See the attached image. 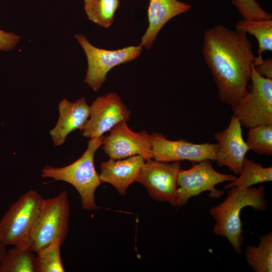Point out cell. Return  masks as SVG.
<instances>
[{
	"mask_svg": "<svg viewBox=\"0 0 272 272\" xmlns=\"http://www.w3.org/2000/svg\"><path fill=\"white\" fill-rule=\"evenodd\" d=\"M146 161L140 155L118 160L109 159L100 165L101 181L111 184L120 194L125 195L128 186L137 182Z\"/></svg>",
	"mask_w": 272,
	"mask_h": 272,
	"instance_id": "obj_15",
	"label": "cell"
},
{
	"mask_svg": "<svg viewBox=\"0 0 272 272\" xmlns=\"http://www.w3.org/2000/svg\"><path fill=\"white\" fill-rule=\"evenodd\" d=\"M246 143L250 150L260 155H272V125H259L248 128Z\"/></svg>",
	"mask_w": 272,
	"mask_h": 272,
	"instance_id": "obj_23",
	"label": "cell"
},
{
	"mask_svg": "<svg viewBox=\"0 0 272 272\" xmlns=\"http://www.w3.org/2000/svg\"><path fill=\"white\" fill-rule=\"evenodd\" d=\"M232 3L243 19H272L271 14L264 11L255 0H232Z\"/></svg>",
	"mask_w": 272,
	"mask_h": 272,
	"instance_id": "obj_24",
	"label": "cell"
},
{
	"mask_svg": "<svg viewBox=\"0 0 272 272\" xmlns=\"http://www.w3.org/2000/svg\"><path fill=\"white\" fill-rule=\"evenodd\" d=\"M253 65L255 70L262 77L272 79V60H264L262 55L254 57Z\"/></svg>",
	"mask_w": 272,
	"mask_h": 272,
	"instance_id": "obj_25",
	"label": "cell"
},
{
	"mask_svg": "<svg viewBox=\"0 0 272 272\" xmlns=\"http://www.w3.org/2000/svg\"><path fill=\"white\" fill-rule=\"evenodd\" d=\"M257 246L249 245L245 250L246 260L254 272L272 271V233L260 237Z\"/></svg>",
	"mask_w": 272,
	"mask_h": 272,
	"instance_id": "obj_19",
	"label": "cell"
},
{
	"mask_svg": "<svg viewBox=\"0 0 272 272\" xmlns=\"http://www.w3.org/2000/svg\"><path fill=\"white\" fill-rule=\"evenodd\" d=\"M246 93L231 106L233 115L247 128L272 125V79L264 78L252 67Z\"/></svg>",
	"mask_w": 272,
	"mask_h": 272,
	"instance_id": "obj_6",
	"label": "cell"
},
{
	"mask_svg": "<svg viewBox=\"0 0 272 272\" xmlns=\"http://www.w3.org/2000/svg\"><path fill=\"white\" fill-rule=\"evenodd\" d=\"M267 206L263 185L258 187L244 188L234 186L229 188L226 198L209 212L216 221L213 229L214 234L226 238L237 253H242L244 231L240 211L246 207L263 211L266 210Z\"/></svg>",
	"mask_w": 272,
	"mask_h": 272,
	"instance_id": "obj_2",
	"label": "cell"
},
{
	"mask_svg": "<svg viewBox=\"0 0 272 272\" xmlns=\"http://www.w3.org/2000/svg\"><path fill=\"white\" fill-rule=\"evenodd\" d=\"M239 175L234 181L226 184L225 189L234 186L246 188L257 183L271 181L272 167H263L245 157Z\"/></svg>",
	"mask_w": 272,
	"mask_h": 272,
	"instance_id": "obj_18",
	"label": "cell"
},
{
	"mask_svg": "<svg viewBox=\"0 0 272 272\" xmlns=\"http://www.w3.org/2000/svg\"><path fill=\"white\" fill-rule=\"evenodd\" d=\"M190 5L178 0H150L148 8V27L141 37L142 47H152L159 31L170 19L187 13Z\"/></svg>",
	"mask_w": 272,
	"mask_h": 272,
	"instance_id": "obj_16",
	"label": "cell"
},
{
	"mask_svg": "<svg viewBox=\"0 0 272 272\" xmlns=\"http://www.w3.org/2000/svg\"><path fill=\"white\" fill-rule=\"evenodd\" d=\"M58 109V119L55 127L49 131L55 147L62 145L66 137L73 131L77 129L81 131L90 113V106L84 97L75 102L64 98L59 102Z\"/></svg>",
	"mask_w": 272,
	"mask_h": 272,
	"instance_id": "obj_14",
	"label": "cell"
},
{
	"mask_svg": "<svg viewBox=\"0 0 272 272\" xmlns=\"http://www.w3.org/2000/svg\"><path fill=\"white\" fill-rule=\"evenodd\" d=\"M70 204L64 190L45 199L30 232L26 245L34 252L55 241L63 243L69 232Z\"/></svg>",
	"mask_w": 272,
	"mask_h": 272,
	"instance_id": "obj_4",
	"label": "cell"
},
{
	"mask_svg": "<svg viewBox=\"0 0 272 272\" xmlns=\"http://www.w3.org/2000/svg\"><path fill=\"white\" fill-rule=\"evenodd\" d=\"M45 200L36 191L30 190L10 207L0 220V235L7 245H26Z\"/></svg>",
	"mask_w": 272,
	"mask_h": 272,
	"instance_id": "obj_5",
	"label": "cell"
},
{
	"mask_svg": "<svg viewBox=\"0 0 272 272\" xmlns=\"http://www.w3.org/2000/svg\"><path fill=\"white\" fill-rule=\"evenodd\" d=\"M119 5V0H84L88 19L103 28H108L112 24Z\"/></svg>",
	"mask_w": 272,
	"mask_h": 272,
	"instance_id": "obj_21",
	"label": "cell"
},
{
	"mask_svg": "<svg viewBox=\"0 0 272 272\" xmlns=\"http://www.w3.org/2000/svg\"><path fill=\"white\" fill-rule=\"evenodd\" d=\"M24 244L7 251L0 263V272H36V256Z\"/></svg>",
	"mask_w": 272,
	"mask_h": 272,
	"instance_id": "obj_17",
	"label": "cell"
},
{
	"mask_svg": "<svg viewBox=\"0 0 272 272\" xmlns=\"http://www.w3.org/2000/svg\"><path fill=\"white\" fill-rule=\"evenodd\" d=\"M131 111L115 92L97 97L90 106L89 117L81 131L83 136L98 138L118 123L127 122Z\"/></svg>",
	"mask_w": 272,
	"mask_h": 272,
	"instance_id": "obj_10",
	"label": "cell"
},
{
	"mask_svg": "<svg viewBox=\"0 0 272 272\" xmlns=\"http://www.w3.org/2000/svg\"><path fill=\"white\" fill-rule=\"evenodd\" d=\"M104 137L92 138L83 154L76 161L62 167L46 166L42 170L43 178H51L73 185L79 193L82 208L86 210H97L95 193L101 184L99 174L94 164V156L103 143Z\"/></svg>",
	"mask_w": 272,
	"mask_h": 272,
	"instance_id": "obj_3",
	"label": "cell"
},
{
	"mask_svg": "<svg viewBox=\"0 0 272 272\" xmlns=\"http://www.w3.org/2000/svg\"><path fill=\"white\" fill-rule=\"evenodd\" d=\"M102 146L109 159L118 160L135 155L141 156L146 160L153 159L150 134L145 130L133 131L126 121L114 126L108 135L104 137Z\"/></svg>",
	"mask_w": 272,
	"mask_h": 272,
	"instance_id": "obj_12",
	"label": "cell"
},
{
	"mask_svg": "<svg viewBox=\"0 0 272 272\" xmlns=\"http://www.w3.org/2000/svg\"><path fill=\"white\" fill-rule=\"evenodd\" d=\"M20 40L19 35L0 29V50L9 51L13 49Z\"/></svg>",
	"mask_w": 272,
	"mask_h": 272,
	"instance_id": "obj_26",
	"label": "cell"
},
{
	"mask_svg": "<svg viewBox=\"0 0 272 272\" xmlns=\"http://www.w3.org/2000/svg\"><path fill=\"white\" fill-rule=\"evenodd\" d=\"M75 38L83 48L87 60L88 67L84 82L95 92L105 83L107 75L111 69L135 59L143 50L140 45L107 50L93 45L82 34H75Z\"/></svg>",
	"mask_w": 272,
	"mask_h": 272,
	"instance_id": "obj_7",
	"label": "cell"
},
{
	"mask_svg": "<svg viewBox=\"0 0 272 272\" xmlns=\"http://www.w3.org/2000/svg\"><path fill=\"white\" fill-rule=\"evenodd\" d=\"M247 34L218 25L203 35L202 53L218 88L219 98L232 106L247 92L254 55Z\"/></svg>",
	"mask_w": 272,
	"mask_h": 272,
	"instance_id": "obj_1",
	"label": "cell"
},
{
	"mask_svg": "<svg viewBox=\"0 0 272 272\" xmlns=\"http://www.w3.org/2000/svg\"><path fill=\"white\" fill-rule=\"evenodd\" d=\"M62 243L57 240L36 252V272H64L60 256Z\"/></svg>",
	"mask_w": 272,
	"mask_h": 272,
	"instance_id": "obj_22",
	"label": "cell"
},
{
	"mask_svg": "<svg viewBox=\"0 0 272 272\" xmlns=\"http://www.w3.org/2000/svg\"><path fill=\"white\" fill-rule=\"evenodd\" d=\"M180 166V161L170 163L153 159L146 160L137 182L145 187L152 198L176 206L177 179Z\"/></svg>",
	"mask_w": 272,
	"mask_h": 272,
	"instance_id": "obj_9",
	"label": "cell"
},
{
	"mask_svg": "<svg viewBox=\"0 0 272 272\" xmlns=\"http://www.w3.org/2000/svg\"><path fill=\"white\" fill-rule=\"evenodd\" d=\"M153 159L160 162H172L187 160L199 162L215 161L217 144H194L185 140H170L158 132L150 134Z\"/></svg>",
	"mask_w": 272,
	"mask_h": 272,
	"instance_id": "obj_11",
	"label": "cell"
},
{
	"mask_svg": "<svg viewBox=\"0 0 272 272\" xmlns=\"http://www.w3.org/2000/svg\"><path fill=\"white\" fill-rule=\"evenodd\" d=\"M7 246L0 235V263L7 252Z\"/></svg>",
	"mask_w": 272,
	"mask_h": 272,
	"instance_id": "obj_27",
	"label": "cell"
},
{
	"mask_svg": "<svg viewBox=\"0 0 272 272\" xmlns=\"http://www.w3.org/2000/svg\"><path fill=\"white\" fill-rule=\"evenodd\" d=\"M235 27L236 30L254 36L258 43V55H261L263 52L272 50V19H242L237 22Z\"/></svg>",
	"mask_w": 272,
	"mask_h": 272,
	"instance_id": "obj_20",
	"label": "cell"
},
{
	"mask_svg": "<svg viewBox=\"0 0 272 272\" xmlns=\"http://www.w3.org/2000/svg\"><path fill=\"white\" fill-rule=\"evenodd\" d=\"M241 126L239 119L232 115L228 125L214 135L218 146L215 161L218 166H226L236 174L240 173L250 150L243 139Z\"/></svg>",
	"mask_w": 272,
	"mask_h": 272,
	"instance_id": "obj_13",
	"label": "cell"
},
{
	"mask_svg": "<svg viewBox=\"0 0 272 272\" xmlns=\"http://www.w3.org/2000/svg\"><path fill=\"white\" fill-rule=\"evenodd\" d=\"M236 177L233 174L217 172L213 167L210 160L200 161L187 170L181 169L177 179L176 206L187 204L190 198L206 191L210 192V198H219L224 191L217 190L215 185L225 181H234Z\"/></svg>",
	"mask_w": 272,
	"mask_h": 272,
	"instance_id": "obj_8",
	"label": "cell"
}]
</instances>
